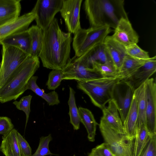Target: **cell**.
<instances>
[{
  "mask_svg": "<svg viewBox=\"0 0 156 156\" xmlns=\"http://www.w3.org/2000/svg\"><path fill=\"white\" fill-rule=\"evenodd\" d=\"M71 34L62 31L55 18L43 30L42 49L39 56L47 69L62 70L70 60Z\"/></svg>",
  "mask_w": 156,
  "mask_h": 156,
  "instance_id": "6da1fadb",
  "label": "cell"
},
{
  "mask_svg": "<svg viewBox=\"0 0 156 156\" xmlns=\"http://www.w3.org/2000/svg\"><path fill=\"white\" fill-rule=\"evenodd\" d=\"M124 0H86L83 7L90 27L115 29L122 18L128 19Z\"/></svg>",
  "mask_w": 156,
  "mask_h": 156,
  "instance_id": "7a4b0ae2",
  "label": "cell"
},
{
  "mask_svg": "<svg viewBox=\"0 0 156 156\" xmlns=\"http://www.w3.org/2000/svg\"><path fill=\"white\" fill-rule=\"evenodd\" d=\"M38 57L28 56L18 67L6 84L0 89V102L4 103L16 100L26 90L30 79L40 66Z\"/></svg>",
  "mask_w": 156,
  "mask_h": 156,
  "instance_id": "3957f363",
  "label": "cell"
},
{
  "mask_svg": "<svg viewBox=\"0 0 156 156\" xmlns=\"http://www.w3.org/2000/svg\"><path fill=\"white\" fill-rule=\"evenodd\" d=\"M120 80L118 76L102 77L87 81H77V87L89 97L94 105L102 109L111 99L113 86Z\"/></svg>",
  "mask_w": 156,
  "mask_h": 156,
  "instance_id": "277c9868",
  "label": "cell"
},
{
  "mask_svg": "<svg viewBox=\"0 0 156 156\" xmlns=\"http://www.w3.org/2000/svg\"><path fill=\"white\" fill-rule=\"evenodd\" d=\"M112 31L107 26L81 28L74 34L73 47L75 56L79 57L90 49L102 44Z\"/></svg>",
  "mask_w": 156,
  "mask_h": 156,
  "instance_id": "5b68a950",
  "label": "cell"
},
{
  "mask_svg": "<svg viewBox=\"0 0 156 156\" xmlns=\"http://www.w3.org/2000/svg\"><path fill=\"white\" fill-rule=\"evenodd\" d=\"M99 126L104 143L116 156H133L134 140L125 133L115 131L101 120Z\"/></svg>",
  "mask_w": 156,
  "mask_h": 156,
  "instance_id": "8992f818",
  "label": "cell"
},
{
  "mask_svg": "<svg viewBox=\"0 0 156 156\" xmlns=\"http://www.w3.org/2000/svg\"><path fill=\"white\" fill-rule=\"evenodd\" d=\"M2 59L0 63V89L11 79L16 69L29 56L20 49L2 45Z\"/></svg>",
  "mask_w": 156,
  "mask_h": 156,
  "instance_id": "52a82bcc",
  "label": "cell"
},
{
  "mask_svg": "<svg viewBox=\"0 0 156 156\" xmlns=\"http://www.w3.org/2000/svg\"><path fill=\"white\" fill-rule=\"evenodd\" d=\"M63 80L87 81L102 77L87 61L75 55L62 69Z\"/></svg>",
  "mask_w": 156,
  "mask_h": 156,
  "instance_id": "ba28073f",
  "label": "cell"
},
{
  "mask_svg": "<svg viewBox=\"0 0 156 156\" xmlns=\"http://www.w3.org/2000/svg\"><path fill=\"white\" fill-rule=\"evenodd\" d=\"M135 90L128 81L123 80L116 83L112 88L111 100L118 109L123 124L126 119Z\"/></svg>",
  "mask_w": 156,
  "mask_h": 156,
  "instance_id": "9c48e42d",
  "label": "cell"
},
{
  "mask_svg": "<svg viewBox=\"0 0 156 156\" xmlns=\"http://www.w3.org/2000/svg\"><path fill=\"white\" fill-rule=\"evenodd\" d=\"M63 0H38L32 10L36 15V25L43 30L46 29L60 12Z\"/></svg>",
  "mask_w": 156,
  "mask_h": 156,
  "instance_id": "30bf717a",
  "label": "cell"
},
{
  "mask_svg": "<svg viewBox=\"0 0 156 156\" xmlns=\"http://www.w3.org/2000/svg\"><path fill=\"white\" fill-rule=\"evenodd\" d=\"M145 88V126L151 137L156 135V84L150 78L144 83Z\"/></svg>",
  "mask_w": 156,
  "mask_h": 156,
  "instance_id": "8fae6325",
  "label": "cell"
},
{
  "mask_svg": "<svg viewBox=\"0 0 156 156\" xmlns=\"http://www.w3.org/2000/svg\"><path fill=\"white\" fill-rule=\"evenodd\" d=\"M82 0H63L60 11L68 32L75 34L81 27L80 12Z\"/></svg>",
  "mask_w": 156,
  "mask_h": 156,
  "instance_id": "7c38bea8",
  "label": "cell"
},
{
  "mask_svg": "<svg viewBox=\"0 0 156 156\" xmlns=\"http://www.w3.org/2000/svg\"><path fill=\"white\" fill-rule=\"evenodd\" d=\"M114 29V33L111 37L125 47L137 44L138 42L139 37L128 19L122 18Z\"/></svg>",
  "mask_w": 156,
  "mask_h": 156,
  "instance_id": "4fadbf2b",
  "label": "cell"
},
{
  "mask_svg": "<svg viewBox=\"0 0 156 156\" xmlns=\"http://www.w3.org/2000/svg\"><path fill=\"white\" fill-rule=\"evenodd\" d=\"M35 17V13L31 11L11 22L0 26V41L9 36L27 30Z\"/></svg>",
  "mask_w": 156,
  "mask_h": 156,
  "instance_id": "5bb4252c",
  "label": "cell"
},
{
  "mask_svg": "<svg viewBox=\"0 0 156 156\" xmlns=\"http://www.w3.org/2000/svg\"><path fill=\"white\" fill-rule=\"evenodd\" d=\"M156 71V56L151 58L140 67L128 78V81L135 90L147 80Z\"/></svg>",
  "mask_w": 156,
  "mask_h": 156,
  "instance_id": "9a60e30c",
  "label": "cell"
},
{
  "mask_svg": "<svg viewBox=\"0 0 156 156\" xmlns=\"http://www.w3.org/2000/svg\"><path fill=\"white\" fill-rule=\"evenodd\" d=\"M20 0H0V26L11 22L20 16Z\"/></svg>",
  "mask_w": 156,
  "mask_h": 156,
  "instance_id": "2e32d148",
  "label": "cell"
},
{
  "mask_svg": "<svg viewBox=\"0 0 156 156\" xmlns=\"http://www.w3.org/2000/svg\"><path fill=\"white\" fill-rule=\"evenodd\" d=\"M108 103L107 107L102 109L103 115L101 120L117 132L125 133L123 123L115 104L111 100Z\"/></svg>",
  "mask_w": 156,
  "mask_h": 156,
  "instance_id": "e0dca14e",
  "label": "cell"
},
{
  "mask_svg": "<svg viewBox=\"0 0 156 156\" xmlns=\"http://www.w3.org/2000/svg\"><path fill=\"white\" fill-rule=\"evenodd\" d=\"M0 44L17 48L30 55L31 40L28 30L4 38L0 41Z\"/></svg>",
  "mask_w": 156,
  "mask_h": 156,
  "instance_id": "ac0fdd59",
  "label": "cell"
},
{
  "mask_svg": "<svg viewBox=\"0 0 156 156\" xmlns=\"http://www.w3.org/2000/svg\"><path fill=\"white\" fill-rule=\"evenodd\" d=\"M104 44L112 61L119 70L125 57L127 55L125 47L116 41L111 37L108 36Z\"/></svg>",
  "mask_w": 156,
  "mask_h": 156,
  "instance_id": "d6986e66",
  "label": "cell"
},
{
  "mask_svg": "<svg viewBox=\"0 0 156 156\" xmlns=\"http://www.w3.org/2000/svg\"><path fill=\"white\" fill-rule=\"evenodd\" d=\"M138 112L136 101L134 95L123 126L125 134L134 140L137 131Z\"/></svg>",
  "mask_w": 156,
  "mask_h": 156,
  "instance_id": "ffe728a7",
  "label": "cell"
},
{
  "mask_svg": "<svg viewBox=\"0 0 156 156\" xmlns=\"http://www.w3.org/2000/svg\"><path fill=\"white\" fill-rule=\"evenodd\" d=\"M150 58H151L148 59H141L126 55L119 70L118 77L121 80H126Z\"/></svg>",
  "mask_w": 156,
  "mask_h": 156,
  "instance_id": "44dd1931",
  "label": "cell"
},
{
  "mask_svg": "<svg viewBox=\"0 0 156 156\" xmlns=\"http://www.w3.org/2000/svg\"><path fill=\"white\" fill-rule=\"evenodd\" d=\"M17 132L13 128L7 135L2 136L0 151L5 156H21L17 138Z\"/></svg>",
  "mask_w": 156,
  "mask_h": 156,
  "instance_id": "7402d4cb",
  "label": "cell"
},
{
  "mask_svg": "<svg viewBox=\"0 0 156 156\" xmlns=\"http://www.w3.org/2000/svg\"><path fill=\"white\" fill-rule=\"evenodd\" d=\"M38 78L37 76H32L30 79L26 86V90H31L45 100L49 105L53 106L58 105L60 102L57 93L54 90L48 93H45L37 84L36 82Z\"/></svg>",
  "mask_w": 156,
  "mask_h": 156,
  "instance_id": "603a6c76",
  "label": "cell"
},
{
  "mask_svg": "<svg viewBox=\"0 0 156 156\" xmlns=\"http://www.w3.org/2000/svg\"><path fill=\"white\" fill-rule=\"evenodd\" d=\"M78 109L80 122L82 123L86 129L88 139L90 142H94L97 126L98 124L89 110L81 107H79Z\"/></svg>",
  "mask_w": 156,
  "mask_h": 156,
  "instance_id": "cb8c5ba5",
  "label": "cell"
},
{
  "mask_svg": "<svg viewBox=\"0 0 156 156\" xmlns=\"http://www.w3.org/2000/svg\"><path fill=\"white\" fill-rule=\"evenodd\" d=\"M79 57L87 61L90 65L93 62L101 63L112 62L104 43L90 49Z\"/></svg>",
  "mask_w": 156,
  "mask_h": 156,
  "instance_id": "d4e9b609",
  "label": "cell"
},
{
  "mask_svg": "<svg viewBox=\"0 0 156 156\" xmlns=\"http://www.w3.org/2000/svg\"><path fill=\"white\" fill-rule=\"evenodd\" d=\"M31 40L30 55L38 57L43 44V30L37 25H32L28 29Z\"/></svg>",
  "mask_w": 156,
  "mask_h": 156,
  "instance_id": "484cf974",
  "label": "cell"
},
{
  "mask_svg": "<svg viewBox=\"0 0 156 156\" xmlns=\"http://www.w3.org/2000/svg\"><path fill=\"white\" fill-rule=\"evenodd\" d=\"M150 138L145 125L142 124L137 128L134 140L133 156H141Z\"/></svg>",
  "mask_w": 156,
  "mask_h": 156,
  "instance_id": "4316f807",
  "label": "cell"
},
{
  "mask_svg": "<svg viewBox=\"0 0 156 156\" xmlns=\"http://www.w3.org/2000/svg\"><path fill=\"white\" fill-rule=\"evenodd\" d=\"M134 95L136 101L137 108V129L142 124H144L145 126L146 102L144 83L135 90Z\"/></svg>",
  "mask_w": 156,
  "mask_h": 156,
  "instance_id": "83f0119b",
  "label": "cell"
},
{
  "mask_svg": "<svg viewBox=\"0 0 156 156\" xmlns=\"http://www.w3.org/2000/svg\"><path fill=\"white\" fill-rule=\"evenodd\" d=\"M69 97L68 104L69 107V114L70 117V123L73 125L74 130L80 128V120L78 109L76 103L75 92L71 87H69Z\"/></svg>",
  "mask_w": 156,
  "mask_h": 156,
  "instance_id": "f1b7e54d",
  "label": "cell"
},
{
  "mask_svg": "<svg viewBox=\"0 0 156 156\" xmlns=\"http://www.w3.org/2000/svg\"><path fill=\"white\" fill-rule=\"evenodd\" d=\"M91 65L102 77L117 76L119 70L112 62L101 63L93 62Z\"/></svg>",
  "mask_w": 156,
  "mask_h": 156,
  "instance_id": "f546056e",
  "label": "cell"
},
{
  "mask_svg": "<svg viewBox=\"0 0 156 156\" xmlns=\"http://www.w3.org/2000/svg\"><path fill=\"white\" fill-rule=\"evenodd\" d=\"M63 80L62 70L53 69L49 74L46 85L48 90H54L60 85Z\"/></svg>",
  "mask_w": 156,
  "mask_h": 156,
  "instance_id": "4dcf8cb0",
  "label": "cell"
},
{
  "mask_svg": "<svg viewBox=\"0 0 156 156\" xmlns=\"http://www.w3.org/2000/svg\"><path fill=\"white\" fill-rule=\"evenodd\" d=\"M52 140V138L51 134L47 136L41 137L36 151L31 156H45L55 155L51 153L49 149V143Z\"/></svg>",
  "mask_w": 156,
  "mask_h": 156,
  "instance_id": "1f68e13d",
  "label": "cell"
},
{
  "mask_svg": "<svg viewBox=\"0 0 156 156\" xmlns=\"http://www.w3.org/2000/svg\"><path fill=\"white\" fill-rule=\"evenodd\" d=\"M127 55L133 58L141 59L150 58L148 53L140 48L137 44H134L125 47Z\"/></svg>",
  "mask_w": 156,
  "mask_h": 156,
  "instance_id": "d6a6232c",
  "label": "cell"
},
{
  "mask_svg": "<svg viewBox=\"0 0 156 156\" xmlns=\"http://www.w3.org/2000/svg\"><path fill=\"white\" fill-rule=\"evenodd\" d=\"M32 97L31 95H29L23 97L19 101H15L13 102V104L16 106L17 109L23 111L25 114V128L28 122L30 112V105Z\"/></svg>",
  "mask_w": 156,
  "mask_h": 156,
  "instance_id": "836d02e7",
  "label": "cell"
},
{
  "mask_svg": "<svg viewBox=\"0 0 156 156\" xmlns=\"http://www.w3.org/2000/svg\"><path fill=\"white\" fill-rule=\"evenodd\" d=\"M17 138L21 156H31L32 149L29 144L18 132Z\"/></svg>",
  "mask_w": 156,
  "mask_h": 156,
  "instance_id": "e575fe53",
  "label": "cell"
},
{
  "mask_svg": "<svg viewBox=\"0 0 156 156\" xmlns=\"http://www.w3.org/2000/svg\"><path fill=\"white\" fill-rule=\"evenodd\" d=\"M14 126L9 118L0 116V134L7 135L14 128Z\"/></svg>",
  "mask_w": 156,
  "mask_h": 156,
  "instance_id": "d590c367",
  "label": "cell"
},
{
  "mask_svg": "<svg viewBox=\"0 0 156 156\" xmlns=\"http://www.w3.org/2000/svg\"><path fill=\"white\" fill-rule=\"evenodd\" d=\"M146 156H156V136L151 137L148 143Z\"/></svg>",
  "mask_w": 156,
  "mask_h": 156,
  "instance_id": "8d00e7d4",
  "label": "cell"
},
{
  "mask_svg": "<svg viewBox=\"0 0 156 156\" xmlns=\"http://www.w3.org/2000/svg\"><path fill=\"white\" fill-rule=\"evenodd\" d=\"M96 147L103 156H116L105 143L97 146Z\"/></svg>",
  "mask_w": 156,
  "mask_h": 156,
  "instance_id": "74e56055",
  "label": "cell"
},
{
  "mask_svg": "<svg viewBox=\"0 0 156 156\" xmlns=\"http://www.w3.org/2000/svg\"><path fill=\"white\" fill-rule=\"evenodd\" d=\"M87 156H103L95 147L93 148Z\"/></svg>",
  "mask_w": 156,
  "mask_h": 156,
  "instance_id": "f35d334b",
  "label": "cell"
},
{
  "mask_svg": "<svg viewBox=\"0 0 156 156\" xmlns=\"http://www.w3.org/2000/svg\"><path fill=\"white\" fill-rule=\"evenodd\" d=\"M147 147L146 149H145V150L144 151V152H143L141 156H146V154L147 152Z\"/></svg>",
  "mask_w": 156,
  "mask_h": 156,
  "instance_id": "ab89813d",
  "label": "cell"
},
{
  "mask_svg": "<svg viewBox=\"0 0 156 156\" xmlns=\"http://www.w3.org/2000/svg\"><path fill=\"white\" fill-rule=\"evenodd\" d=\"M73 156H75V154H74Z\"/></svg>",
  "mask_w": 156,
  "mask_h": 156,
  "instance_id": "60d3db41",
  "label": "cell"
}]
</instances>
